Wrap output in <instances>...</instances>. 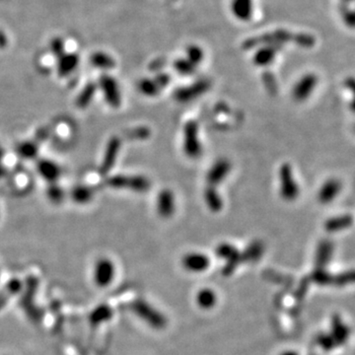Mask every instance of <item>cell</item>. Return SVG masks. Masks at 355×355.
I'll list each match as a JSON object with an SVG mask.
<instances>
[{"label":"cell","instance_id":"1","mask_svg":"<svg viewBox=\"0 0 355 355\" xmlns=\"http://www.w3.org/2000/svg\"><path fill=\"white\" fill-rule=\"evenodd\" d=\"M294 43L299 46L310 48L316 44V39L311 34L291 33L287 30H276L267 32L245 40L242 47L245 50H250L263 45H280Z\"/></svg>","mask_w":355,"mask_h":355},{"label":"cell","instance_id":"2","mask_svg":"<svg viewBox=\"0 0 355 355\" xmlns=\"http://www.w3.org/2000/svg\"><path fill=\"white\" fill-rule=\"evenodd\" d=\"M183 149L185 154L190 159H199L202 154V144L200 139L199 124L190 120L184 127V143Z\"/></svg>","mask_w":355,"mask_h":355},{"label":"cell","instance_id":"3","mask_svg":"<svg viewBox=\"0 0 355 355\" xmlns=\"http://www.w3.org/2000/svg\"><path fill=\"white\" fill-rule=\"evenodd\" d=\"M108 186L113 189H126L134 193L144 194L147 193L151 188L150 180L145 176H126V175H116L112 176L107 180Z\"/></svg>","mask_w":355,"mask_h":355},{"label":"cell","instance_id":"4","mask_svg":"<svg viewBox=\"0 0 355 355\" xmlns=\"http://www.w3.org/2000/svg\"><path fill=\"white\" fill-rule=\"evenodd\" d=\"M300 194L299 186L294 177L293 169L288 163H283L279 169V195L287 202L297 200Z\"/></svg>","mask_w":355,"mask_h":355},{"label":"cell","instance_id":"5","mask_svg":"<svg viewBox=\"0 0 355 355\" xmlns=\"http://www.w3.org/2000/svg\"><path fill=\"white\" fill-rule=\"evenodd\" d=\"M211 81L207 78H201L191 85L179 87L175 90L173 93L174 99L181 103V104H186L191 101L196 100L197 98H200L203 94L208 92L211 88Z\"/></svg>","mask_w":355,"mask_h":355},{"label":"cell","instance_id":"6","mask_svg":"<svg viewBox=\"0 0 355 355\" xmlns=\"http://www.w3.org/2000/svg\"><path fill=\"white\" fill-rule=\"evenodd\" d=\"M115 276V266L110 259L101 258L99 259L93 271L94 283L99 288H107L111 285Z\"/></svg>","mask_w":355,"mask_h":355},{"label":"cell","instance_id":"7","mask_svg":"<svg viewBox=\"0 0 355 355\" xmlns=\"http://www.w3.org/2000/svg\"><path fill=\"white\" fill-rule=\"evenodd\" d=\"M132 309L137 315L138 318H140L142 321L147 323L149 326L155 329H160L164 327L165 325L164 317L158 311L155 310L154 307L149 305L144 300H137L133 302Z\"/></svg>","mask_w":355,"mask_h":355},{"label":"cell","instance_id":"8","mask_svg":"<svg viewBox=\"0 0 355 355\" xmlns=\"http://www.w3.org/2000/svg\"><path fill=\"white\" fill-rule=\"evenodd\" d=\"M216 255L226 261V264L223 269V273L230 274L232 273L237 266L243 263L242 254L239 250L232 244L222 243L216 248Z\"/></svg>","mask_w":355,"mask_h":355},{"label":"cell","instance_id":"9","mask_svg":"<svg viewBox=\"0 0 355 355\" xmlns=\"http://www.w3.org/2000/svg\"><path fill=\"white\" fill-rule=\"evenodd\" d=\"M232 169L231 162L227 158H219L216 160L211 167L209 168L207 175H206V181L208 186L216 188L219 186L223 181L228 177Z\"/></svg>","mask_w":355,"mask_h":355},{"label":"cell","instance_id":"10","mask_svg":"<svg viewBox=\"0 0 355 355\" xmlns=\"http://www.w3.org/2000/svg\"><path fill=\"white\" fill-rule=\"evenodd\" d=\"M99 86L104 93L105 99L111 108H119L122 104V95L117 82L110 75H103L100 78Z\"/></svg>","mask_w":355,"mask_h":355},{"label":"cell","instance_id":"11","mask_svg":"<svg viewBox=\"0 0 355 355\" xmlns=\"http://www.w3.org/2000/svg\"><path fill=\"white\" fill-rule=\"evenodd\" d=\"M318 84V77L314 73L302 76L292 90V96L297 102L306 101Z\"/></svg>","mask_w":355,"mask_h":355},{"label":"cell","instance_id":"12","mask_svg":"<svg viewBox=\"0 0 355 355\" xmlns=\"http://www.w3.org/2000/svg\"><path fill=\"white\" fill-rule=\"evenodd\" d=\"M156 209L162 218H170L176 210V200L174 193L169 189L162 190L156 199Z\"/></svg>","mask_w":355,"mask_h":355},{"label":"cell","instance_id":"13","mask_svg":"<svg viewBox=\"0 0 355 355\" xmlns=\"http://www.w3.org/2000/svg\"><path fill=\"white\" fill-rule=\"evenodd\" d=\"M184 268L190 272L200 273L205 271L210 266V259L200 252H192L184 256L182 260Z\"/></svg>","mask_w":355,"mask_h":355},{"label":"cell","instance_id":"14","mask_svg":"<svg viewBox=\"0 0 355 355\" xmlns=\"http://www.w3.org/2000/svg\"><path fill=\"white\" fill-rule=\"evenodd\" d=\"M121 147H122V140L117 136H112L107 144L104 158L100 166V174L106 175L111 171L112 167L114 166Z\"/></svg>","mask_w":355,"mask_h":355},{"label":"cell","instance_id":"15","mask_svg":"<svg viewBox=\"0 0 355 355\" xmlns=\"http://www.w3.org/2000/svg\"><path fill=\"white\" fill-rule=\"evenodd\" d=\"M341 189V182L335 178H331L321 186L318 193V200L322 204H329L337 198Z\"/></svg>","mask_w":355,"mask_h":355},{"label":"cell","instance_id":"16","mask_svg":"<svg viewBox=\"0 0 355 355\" xmlns=\"http://www.w3.org/2000/svg\"><path fill=\"white\" fill-rule=\"evenodd\" d=\"M282 48L280 45H263L256 51L253 62L257 67H266L274 61L277 52Z\"/></svg>","mask_w":355,"mask_h":355},{"label":"cell","instance_id":"17","mask_svg":"<svg viewBox=\"0 0 355 355\" xmlns=\"http://www.w3.org/2000/svg\"><path fill=\"white\" fill-rule=\"evenodd\" d=\"M37 169L40 175L47 182L54 183L61 176V168L57 164L50 160H40L37 164Z\"/></svg>","mask_w":355,"mask_h":355},{"label":"cell","instance_id":"18","mask_svg":"<svg viewBox=\"0 0 355 355\" xmlns=\"http://www.w3.org/2000/svg\"><path fill=\"white\" fill-rule=\"evenodd\" d=\"M333 244L330 240L321 241L316 253V265L317 268H325L333 256Z\"/></svg>","mask_w":355,"mask_h":355},{"label":"cell","instance_id":"19","mask_svg":"<svg viewBox=\"0 0 355 355\" xmlns=\"http://www.w3.org/2000/svg\"><path fill=\"white\" fill-rule=\"evenodd\" d=\"M353 223L351 214H342L329 218L325 222V229L330 233H336L349 228Z\"/></svg>","mask_w":355,"mask_h":355},{"label":"cell","instance_id":"20","mask_svg":"<svg viewBox=\"0 0 355 355\" xmlns=\"http://www.w3.org/2000/svg\"><path fill=\"white\" fill-rule=\"evenodd\" d=\"M79 57L75 53H64L58 57L57 62V72L60 76L65 77L74 71L78 67Z\"/></svg>","mask_w":355,"mask_h":355},{"label":"cell","instance_id":"21","mask_svg":"<svg viewBox=\"0 0 355 355\" xmlns=\"http://www.w3.org/2000/svg\"><path fill=\"white\" fill-rule=\"evenodd\" d=\"M253 0H233L232 11L236 18L249 21L253 16Z\"/></svg>","mask_w":355,"mask_h":355},{"label":"cell","instance_id":"22","mask_svg":"<svg viewBox=\"0 0 355 355\" xmlns=\"http://www.w3.org/2000/svg\"><path fill=\"white\" fill-rule=\"evenodd\" d=\"M203 199L207 207L212 212H219L223 208V200L221 196L216 191V188L207 186L203 193Z\"/></svg>","mask_w":355,"mask_h":355},{"label":"cell","instance_id":"23","mask_svg":"<svg viewBox=\"0 0 355 355\" xmlns=\"http://www.w3.org/2000/svg\"><path fill=\"white\" fill-rule=\"evenodd\" d=\"M22 289V282L18 278L11 279L0 291V310L7 302Z\"/></svg>","mask_w":355,"mask_h":355},{"label":"cell","instance_id":"24","mask_svg":"<svg viewBox=\"0 0 355 355\" xmlns=\"http://www.w3.org/2000/svg\"><path fill=\"white\" fill-rule=\"evenodd\" d=\"M197 303L202 309H211L217 302L216 294L213 290L209 288H203L200 290L197 294Z\"/></svg>","mask_w":355,"mask_h":355},{"label":"cell","instance_id":"25","mask_svg":"<svg viewBox=\"0 0 355 355\" xmlns=\"http://www.w3.org/2000/svg\"><path fill=\"white\" fill-rule=\"evenodd\" d=\"M96 91H97L96 84L88 83L80 92L78 97L76 98V106L80 109L87 108L90 105V103L92 102Z\"/></svg>","mask_w":355,"mask_h":355},{"label":"cell","instance_id":"26","mask_svg":"<svg viewBox=\"0 0 355 355\" xmlns=\"http://www.w3.org/2000/svg\"><path fill=\"white\" fill-rule=\"evenodd\" d=\"M91 64L93 67L101 69H111L115 67V62L111 55L102 51L93 53L91 56Z\"/></svg>","mask_w":355,"mask_h":355},{"label":"cell","instance_id":"27","mask_svg":"<svg viewBox=\"0 0 355 355\" xmlns=\"http://www.w3.org/2000/svg\"><path fill=\"white\" fill-rule=\"evenodd\" d=\"M112 317V310L107 305H101L97 307L90 315V320L93 325H99L100 323H105L111 320Z\"/></svg>","mask_w":355,"mask_h":355},{"label":"cell","instance_id":"28","mask_svg":"<svg viewBox=\"0 0 355 355\" xmlns=\"http://www.w3.org/2000/svg\"><path fill=\"white\" fill-rule=\"evenodd\" d=\"M94 196V192L92 189L85 186H78L74 188L71 192V199L77 203L84 204L91 201Z\"/></svg>","mask_w":355,"mask_h":355},{"label":"cell","instance_id":"29","mask_svg":"<svg viewBox=\"0 0 355 355\" xmlns=\"http://www.w3.org/2000/svg\"><path fill=\"white\" fill-rule=\"evenodd\" d=\"M138 90L146 97H155L162 90L157 85L154 78H143L138 83Z\"/></svg>","mask_w":355,"mask_h":355},{"label":"cell","instance_id":"30","mask_svg":"<svg viewBox=\"0 0 355 355\" xmlns=\"http://www.w3.org/2000/svg\"><path fill=\"white\" fill-rule=\"evenodd\" d=\"M264 253V246L261 242H254L250 245L244 254H242V259H243V263L245 262H253V261H257Z\"/></svg>","mask_w":355,"mask_h":355},{"label":"cell","instance_id":"31","mask_svg":"<svg viewBox=\"0 0 355 355\" xmlns=\"http://www.w3.org/2000/svg\"><path fill=\"white\" fill-rule=\"evenodd\" d=\"M38 144L34 141H25L18 145L17 152L24 159H33L38 154Z\"/></svg>","mask_w":355,"mask_h":355},{"label":"cell","instance_id":"32","mask_svg":"<svg viewBox=\"0 0 355 355\" xmlns=\"http://www.w3.org/2000/svg\"><path fill=\"white\" fill-rule=\"evenodd\" d=\"M174 68L178 74L183 76H190L196 73L197 67L187 58H178L174 63Z\"/></svg>","mask_w":355,"mask_h":355},{"label":"cell","instance_id":"33","mask_svg":"<svg viewBox=\"0 0 355 355\" xmlns=\"http://www.w3.org/2000/svg\"><path fill=\"white\" fill-rule=\"evenodd\" d=\"M187 60L198 67L203 60V51L199 45L191 44L187 48Z\"/></svg>","mask_w":355,"mask_h":355},{"label":"cell","instance_id":"34","mask_svg":"<svg viewBox=\"0 0 355 355\" xmlns=\"http://www.w3.org/2000/svg\"><path fill=\"white\" fill-rule=\"evenodd\" d=\"M46 195L49 200H51L52 202H55V203H58L65 199L64 190L55 184H52L48 187V189L46 191Z\"/></svg>","mask_w":355,"mask_h":355},{"label":"cell","instance_id":"35","mask_svg":"<svg viewBox=\"0 0 355 355\" xmlns=\"http://www.w3.org/2000/svg\"><path fill=\"white\" fill-rule=\"evenodd\" d=\"M263 82L268 92L274 94L277 91V82L274 75L271 72H265L263 74Z\"/></svg>","mask_w":355,"mask_h":355},{"label":"cell","instance_id":"36","mask_svg":"<svg viewBox=\"0 0 355 355\" xmlns=\"http://www.w3.org/2000/svg\"><path fill=\"white\" fill-rule=\"evenodd\" d=\"M149 135H150V131L145 127L133 129L130 133H128V136L132 139H145Z\"/></svg>","mask_w":355,"mask_h":355},{"label":"cell","instance_id":"37","mask_svg":"<svg viewBox=\"0 0 355 355\" xmlns=\"http://www.w3.org/2000/svg\"><path fill=\"white\" fill-rule=\"evenodd\" d=\"M50 50L57 57L63 55L65 53V44H64L63 40L60 38L53 39L50 43Z\"/></svg>","mask_w":355,"mask_h":355},{"label":"cell","instance_id":"38","mask_svg":"<svg viewBox=\"0 0 355 355\" xmlns=\"http://www.w3.org/2000/svg\"><path fill=\"white\" fill-rule=\"evenodd\" d=\"M154 80H155L157 85L159 86V88L163 90V89L166 88L170 84L171 76L168 73L159 72L154 77Z\"/></svg>","mask_w":355,"mask_h":355},{"label":"cell","instance_id":"39","mask_svg":"<svg viewBox=\"0 0 355 355\" xmlns=\"http://www.w3.org/2000/svg\"><path fill=\"white\" fill-rule=\"evenodd\" d=\"M342 17H343V20L345 24L349 27H353L354 26L355 23V16L353 11L351 10H348V9H345L343 12H342Z\"/></svg>","mask_w":355,"mask_h":355},{"label":"cell","instance_id":"40","mask_svg":"<svg viewBox=\"0 0 355 355\" xmlns=\"http://www.w3.org/2000/svg\"><path fill=\"white\" fill-rule=\"evenodd\" d=\"M165 65H166V60L163 57H159L150 64L149 68L154 71H160L163 67H165Z\"/></svg>","mask_w":355,"mask_h":355},{"label":"cell","instance_id":"41","mask_svg":"<svg viewBox=\"0 0 355 355\" xmlns=\"http://www.w3.org/2000/svg\"><path fill=\"white\" fill-rule=\"evenodd\" d=\"M47 136H48V132H47V130H45V129H42V130H40V131L37 133L38 139H44V138H46Z\"/></svg>","mask_w":355,"mask_h":355},{"label":"cell","instance_id":"42","mask_svg":"<svg viewBox=\"0 0 355 355\" xmlns=\"http://www.w3.org/2000/svg\"><path fill=\"white\" fill-rule=\"evenodd\" d=\"M345 85H346V87H348L351 91H353V88H354V80H353V78H348L346 80V82H345Z\"/></svg>","mask_w":355,"mask_h":355},{"label":"cell","instance_id":"43","mask_svg":"<svg viewBox=\"0 0 355 355\" xmlns=\"http://www.w3.org/2000/svg\"><path fill=\"white\" fill-rule=\"evenodd\" d=\"M6 44H7L6 37H5V35L2 32H0V46L2 47L4 45H6Z\"/></svg>","mask_w":355,"mask_h":355},{"label":"cell","instance_id":"44","mask_svg":"<svg viewBox=\"0 0 355 355\" xmlns=\"http://www.w3.org/2000/svg\"><path fill=\"white\" fill-rule=\"evenodd\" d=\"M6 174H7V171H6L5 167H4V166H2V165L0 164V179H1V178L5 177V176H6Z\"/></svg>","mask_w":355,"mask_h":355},{"label":"cell","instance_id":"45","mask_svg":"<svg viewBox=\"0 0 355 355\" xmlns=\"http://www.w3.org/2000/svg\"><path fill=\"white\" fill-rule=\"evenodd\" d=\"M281 355H297L295 352H293V351H288V352H284L283 354Z\"/></svg>","mask_w":355,"mask_h":355},{"label":"cell","instance_id":"46","mask_svg":"<svg viewBox=\"0 0 355 355\" xmlns=\"http://www.w3.org/2000/svg\"><path fill=\"white\" fill-rule=\"evenodd\" d=\"M3 155H4V151H3V149L0 147V160L2 159Z\"/></svg>","mask_w":355,"mask_h":355},{"label":"cell","instance_id":"47","mask_svg":"<svg viewBox=\"0 0 355 355\" xmlns=\"http://www.w3.org/2000/svg\"><path fill=\"white\" fill-rule=\"evenodd\" d=\"M343 1H344V2H350L351 0H343Z\"/></svg>","mask_w":355,"mask_h":355}]
</instances>
